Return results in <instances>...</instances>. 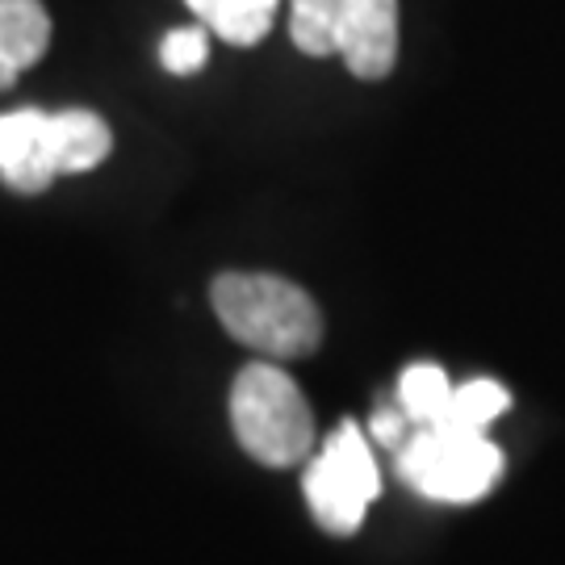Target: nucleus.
I'll list each match as a JSON object with an SVG mask.
<instances>
[{"mask_svg": "<svg viewBox=\"0 0 565 565\" xmlns=\"http://www.w3.org/2000/svg\"><path fill=\"white\" fill-rule=\"evenodd\" d=\"M193 18L202 21L210 34H218L231 46H256L273 30V18L281 0H184Z\"/></svg>", "mask_w": 565, "mask_h": 565, "instance_id": "obj_9", "label": "nucleus"}, {"mask_svg": "<svg viewBox=\"0 0 565 565\" xmlns=\"http://www.w3.org/2000/svg\"><path fill=\"white\" fill-rule=\"evenodd\" d=\"M503 473V452L486 431L419 427L398 448V478L436 503H478Z\"/></svg>", "mask_w": 565, "mask_h": 565, "instance_id": "obj_4", "label": "nucleus"}, {"mask_svg": "<svg viewBox=\"0 0 565 565\" xmlns=\"http://www.w3.org/2000/svg\"><path fill=\"white\" fill-rule=\"evenodd\" d=\"M42 121H46L42 109L0 114V181L25 198L51 189L55 181V168L46 163V151H42Z\"/></svg>", "mask_w": 565, "mask_h": 565, "instance_id": "obj_7", "label": "nucleus"}, {"mask_svg": "<svg viewBox=\"0 0 565 565\" xmlns=\"http://www.w3.org/2000/svg\"><path fill=\"white\" fill-rule=\"evenodd\" d=\"M214 310L231 340L273 361L310 356L323 340V315L315 298L273 273H223L214 281Z\"/></svg>", "mask_w": 565, "mask_h": 565, "instance_id": "obj_1", "label": "nucleus"}, {"mask_svg": "<svg viewBox=\"0 0 565 565\" xmlns=\"http://www.w3.org/2000/svg\"><path fill=\"white\" fill-rule=\"evenodd\" d=\"M210 60V30L205 25H181V30H168L160 42V63L163 72L172 76H193L202 72V63Z\"/></svg>", "mask_w": 565, "mask_h": 565, "instance_id": "obj_12", "label": "nucleus"}, {"mask_svg": "<svg viewBox=\"0 0 565 565\" xmlns=\"http://www.w3.org/2000/svg\"><path fill=\"white\" fill-rule=\"evenodd\" d=\"M306 503L331 536H352L369 503L382 494L377 461L356 424H340L306 469Z\"/></svg>", "mask_w": 565, "mask_h": 565, "instance_id": "obj_5", "label": "nucleus"}, {"mask_svg": "<svg viewBox=\"0 0 565 565\" xmlns=\"http://www.w3.org/2000/svg\"><path fill=\"white\" fill-rule=\"evenodd\" d=\"M373 436H377V445H385V448H403L406 436H411V419H406L403 406L377 411V415H373Z\"/></svg>", "mask_w": 565, "mask_h": 565, "instance_id": "obj_13", "label": "nucleus"}, {"mask_svg": "<svg viewBox=\"0 0 565 565\" xmlns=\"http://www.w3.org/2000/svg\"><path fill=\"white\" fill-rule=\"evenodd\" d=\"M51 51V13L42 0H0V60L9 67H34Z\"/></svg>", "mask_w": 565, "mask_h": 565, "instance_id": "obj_8", "label": "nucleus"}, {"mask_svg": "<svg viewBox=\"0 0 565 565\" xmlns=\"http://www.w3.org/2000/svg\"><path fill=\"white\" fill-rule=\"evenodd\" d=\"M511 406V394H507L499 382L490 377H478V382L461 385L448 394L445 415L427 427H448V431H486Z\"/></svg>", "mask_w": 565, "mask_h": 565, "instance_id": "obj_10", "label": "nucleus"}, {"mask_svg": "<svg viewBox=\"0 0 565 565\" xmlns=\"http://www.w3.org/2000/svg\"><path fill=\"white\" fill-rule=\"evenodd\" d=\"M231 424L239 445L260 465L285 469L310 457L315 415L306 406L298 382L277 364H247L231 385Z\"/></svg>", "mask_w": 565, "mask_h": 565, "instance_id": "obj_3", "label": "nucleus"}, {"mask_svg": "<svg viewBox=\"0 0 565 565\" xmlns=\"http://www.w3.org/2000/svg\"><path fill=\"white\" fill-rule=\"evenodd\" d=\"M448 394H452V385L440 364H411L398 382V406L406 411V419L419 427L436 424L445 415Z\"/></svg>", "mask_w": 565, "mask_h": 565, "instance_id": "obj_11", "label": "nucleus"}, {"mask_svg": "<svg viewBox=\"0 0 565 565\" xmlns=\"http://www.w3.org/2000/svg\"><path fill=\"white\" fill-rule=\"evenodd\" d=\"M289 39L310 60L340 55L356 81L398 63V0H289Z\"/></svg>", "mask_w": 565, "mask_h": 565, "instance_id": "obj_2", "label": "nucleus"}, {"mask_svg": "<svg viewBox=\"0 0 565 565\" xmlns=\"http://www.w3.org/2000/svg\"><path fill=\"white\" fill-rule=\"evenodd\" d=\"M42 151L46 163L55 168V177H76V172H93L97 163L109 160L114 151V130L102 114L93 109H63V114H46L42 121Z\"/></svg>", "mask_w": 565, "mask_h": 565, "instance_id": "obj_6", "label": "nucleus"}, {"mask_svg": "<svg viewBox=\"0 0 565 565\" xmlns=\"http://www.w3.org/2000/svg\"><path fill=\"white\" fill-rule=\"evenodd\" d=\"M18 76H21L18 67H9V63L0 60V88H13V81H18Z\"/></svg>", "mask_w": 565, "mask_h": 565, "instance_id": "obj_14", "label": "nucleus"}]
</instances>
